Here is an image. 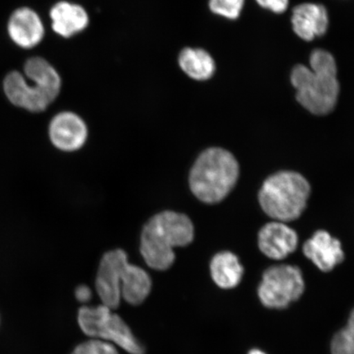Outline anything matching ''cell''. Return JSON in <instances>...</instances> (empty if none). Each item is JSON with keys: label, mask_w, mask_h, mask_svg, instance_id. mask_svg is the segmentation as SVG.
<instances>
[{"label": "cell", "mask_w": 354, "mask_h": 354, "mask_svg": "<svg viewBox=\"0 0 354 354\" xmlns=\"http://www.w3.org/2000/svg\"><path fill=\"white\" fill-rule=\"evenodd\" d=\"M24 73L13 71L7 75L3 84L4 94L16 107L30 113L44 112L59 95V73L41 57L26 61Z\"/></svg>", "instance_id": "cell-1"}, {"label": "cell", "mask_w": 354, "mask_h": 354, "mask_svg": "<svg viewBox=\"0 0 354 354\" xmlns=\"http://www.w3.org/2000/svg\"><path fill=\"white\" fill-rule=\"evenodd\" d=\"M194 236V225L187 216L172 211L162 212L145 225L140 253L149 268L165 271L175 262L174 248L189 245Z\"/></svg>", "instance_id": "cell-2"}, {"label": "cell", "mask_w": 354, "mask_h": 354, "mask_svg": "<svg viewBox=\"0 0 354 354\" xmlns=\"http://www.w3.org/2000/svg\"><path fill=\"white\" fill-rule=\"evenodd\" d=\"M240 165L228 150L212 147L205 150L192 167L189 187L203 203L214 205L223 201L236 187Z\"/></svg>", "instance_id": "cell-3"}, {"label": "cell", "mask_w": 354, "mask_h": 354, "mask_svg": "<svg viewBox=\"0 0 354 354\" xmlns=\"http://www.w3.org/2000/svg\"><path fill=\"white\" fill-rule=\"evenodd\" d=\"M311 185L293 171H281L268 177L259 192V202L270 218L289 223L300 218L306 209Z\"/></svg>", "instance_id": "cell-4"}, {"label": "cell", "mask_w": 354, "mask_h": 354, "mask_svg": "<svg viewBox=\"0 0 354 354\" xmlns=\"http://www.w3.org/2000/svg\"><path fill=\"white\" fill-rule=\"evenodd\" d=\"M337 64H298L291 71L290 82L296 99L305 109L317 116L329 114L339 100Z\"/></svg>", "instance_id": "cell-5"}, {"label": "cell", "mask_w": 354, "mask_h": 354, "mask_svg": "<svg viewBox=\"0 0 354 354\" xmlns=\"http://www.w3.org/2000/svg\"><path fill=\"white\" fill-rule=\"evenodd\" d=\"M80 328L88 337L110 342L129 354H145V349L122 318L104 305L79 309Z\"/></svg>", "instance_id": "cell-6"}, {"label": "cell", "mask_w": 354, "mask_h": 354, "mask_svg": "<svg viewBox=\"0 0 354 354\" xmlns=\"http://www.w3.org/2000/svg\"><path fill=\"white\" fill-rule=\"evenodd\" d=\"M305 290L302 271L297 266L276 265L263 274L258 295L264 307L285 309L300 299Z\"/></svg>", "instance_id": "cell-7"}, {"label": "cell", "mask_w": 354, "mask_h": 354, "mask_svg": "<svg viewBox=\"0 0 354 354\" xmlns=\"http://www.w3.org/2000/svg\"><path fill=\"white\" fill-rule=\"evenodd\" d=\"M127 263V255L122 250L108 252L100 261L95 280L96 291L102 304L111 310L117 309L120 305L121 272Z\"/></svg>", "instance_id": "cell-8"}, {"label": "cell", "mask_w": 354, "mask_h": 354, "mask_svg": "<svg viewBox=\"0 0 354 354\" xmlns=\"http://www.w3.org/2000/svg\"><path fill=\"white\" fill-rule=\"evenodd\" d=\"M48 136L52 144L62 151H76L86 143L87 126L77 113L62 112L53 118L48 126Z\"/></svg>", "instance_id": "cell-9"}, {"label": "cell", "mask_w": 354, "mask_h": 354, "mask_svg": "<svg viewBox=\"0 0 354 354\" xmlns=\"http://www.w3.org/2000/svg\"><path fill=\"white\" fill-rule=\"evenodd\" d=\"M259 248L268 258L283 260L297 250V232L285 223L274 221L265 224L258 236Z\"/></svg>", "instance_id": "cell-10"}, {"label": "cell", "mask_w": 354, "mask_h": 354, "mask_svg": "<svg viewBox=\"0 0 354 354\" xmlns=\"http://www.w3.org/2000/svg\"><path fill=\"white\" fill-rule=\"evenodd\" d=\"M329 13L322 4L303 3L292 11V29L298 37L305 41H312L323 37L329 28Z\"/></svg>", "instance_id": "cell-11"}, {"label": "cell", "mask_w": 354, "mask_h": 354, "mask_svg": "<svg viewBox=\"0 0 354 354\" xmlns=\"http://www.w3.org/2000/svg\"><path fill=\"white\" fill-rule=\"evenodd\" d=\"M303 252L305 257L323 272L333 271L345 258L342 242L324 230H318L312 238L305 241Z\"/></svg>", "instance_id": "cell-12"}, {"label": "cell", "mask_w": 354, "mask_h": 354, "mask_svg": "<svg viewBox=\"0 0 354 354\" xmlns=\"http://www.w3.org/2000/svg\"><path fill=\"white\" fill-rule=\"evenodd\" d=\"M8 33L17 46L28 50L43 41L44 28L37 12L24 7L12 13L8 22Z\"/></svg>", "instance_id": "cell-13"}, {"label": "cell", "mask_w": 354, "mask_h": 354, "mask_svg": "<svg viewBox=\"0 0 354 354\" xmlns=\"http://www.w3.org/2000/svg\"><path fill=\"white\" fill-rule=\"evenodd\" d=\"M52 28L64 38H70L87 28L88 16L85 8L66 1L57 3L50 12Z\"/></svg>", "instance_id": "cell-14"}, {"label": "cell", "mask_w": 354, "mask_h": 354, "mask_svg": "<svg viewBox=\"0 0 354 354\" xmlns=\"http://www.w3.org/2000/svg\"><path fill=\"white\" fill-rule=\"evenodd\" d=\"M120 281L122 298L134 306L144 303L151 291L152 281L149 274L129 263L122 270Z\"/></svg>", "instance_id": "cell-15"}, {"label": "cell", "mask_w": 354, "mask_h": 354, "mask_svg": "<svg viewBox=\"0 0 354 354\" xmlns=\"http://www.w3.org/2000/svg\"><path fill=\"white\" fill-rule=\"evenodd\" d=\"M245 269L238 256L230 251L216 254L210 263V272L215 284L221 289H234L242 281Z\"/></svg>", "instance_id": "cell-16"}, {"label": "cell", "mask_w": 354, "mask_h": 354, "mask_svg": "<svg viewBox=\"0 0 354 354\" xmlns=\"http://www.w3.org/2000/svg\"><path fill=\"white\" fill-rule=\"evenodd\" d=\"M178 64L183 73L196 81H207L216 72L214 57L203 48H185L180 53Z\"/></svg>", "instance_id": "cell-17"}, {"label": "cell", "mask_w": 354, "mask_h": 354, "mask_svg": "<svg viewBox=\"0 0 354 354\" xmlns=\"http://www.w3.org/2000/svg\"><path fill=\"white\" fill-rule=\"evenodd\" d=\"M245 0H209L210 10L229 20H236L241 15Z\"/></svg>", "instance_id": "cell-18"}, {"label": "cell", "mask_w": 354, "mask_h": 354, "mask_svg": "<svg viewBox=\"0 0 354 354\" xmlns=\"http://www.w3.org/2000/svg\"><path fill=\"white\" fill-rule=\"evenodd\" d=\"M331 354H354V331L347 326L334 335Z\"/></svg>", "instance_id": "cell-19"}, {"label": "cell", "mask_w": 354, "mask_h": 354, "mask_svg": "<svg viewBox=\"0 0 354 354\" xmlns=\"http://www.w3.org/2000/svg\"><path fill=\"white\" fill-rule=\"evenodd\" d=\"M72 354H119L112 343L91 339L80 344Z\"/></svg>", "instance_id": "cell-20"}, {"label": "cell", "mask_w": 354, "mask_h": 354, "mask_svg": "<svg viewBox=\"0 0 354 354\" xmlns=\"http://www.w3.org/2000/svg\"><path fill=\"white\" fill-rule=\"evenodd\" d=\"M261 8L277 15L284 13L289 7L290 0H255Z\"/></svg>", "instance_id": "cell-21"}, {"label": "cell", "mask_w": 354, "mask_h": 354, "mask_svg": "<svg viewBox=\"0 0 354 354\" xmlns=\"http://www.w3.org/2000/svg\"><path fill=\"white\" fill-rule=\"evenodd\" d=\"M76 298L81 303H87L92 298V292L86 286H80L76 290Z\"/></svg>", "instance_id": "cell-22"}, {"label": "cell", "mask_w": 354, "mask_h": 354, "mask_svg": "<svg viewBox=\"0 0 354 354\" xmlns=\"http://www.w3.org/2000/svg\"><path fill=\"white\" fill-rule=\"evenodd\" d=\"M348 326L354 331V309L348 318Z\"/></svg>", "instance_id": "cell-23"}, {"label": "cell", "mask_w": 354, "mask_h": 354, "mask_svg": "<svg viewBox=\"0 0 354 354\" xmlns=\"http://www.w3.org/2000/svg\"><path fill=\"white\" fill-rule=\"evenodd\" d=\"M248 354H267V353H264L262 351H260V349L254 348V349H252V351H250L249 352V353H248Z\"/></svg>", "instance_id": "cell-24"}]
</instances>
